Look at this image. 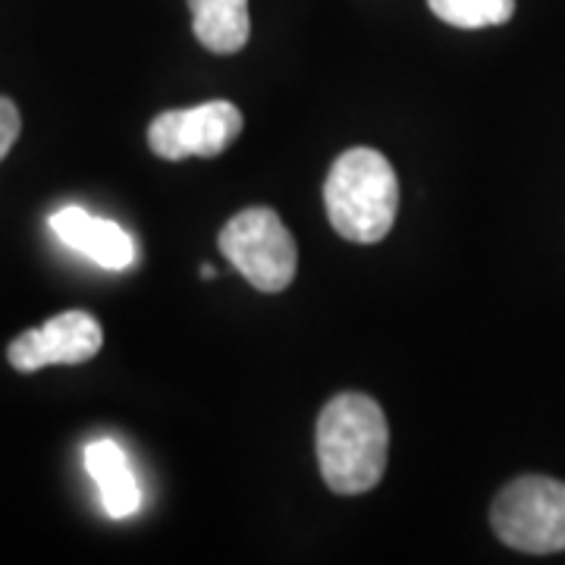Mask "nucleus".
<instances>
[{
	"label": "nucleus",
	"instance_id": "nucleus-1",
	"mask_svg": "<svg viewBox=\"0 0 565 565\" xmlns=\"http://www.w3.org/2000/svg\"><path fill=\"white\" fill-rule=\"evenodd\" d=\"M390 456L384 408L364 393H340L318 418V465L333 493L355 497L381 484Z\"/></svg>",
	"mask_w": 565,
	"mask_h": 565
},
{
	"label": "nucleus",
	"instance_id": "nucleus-2",
	"mask_svg": "<svg viewBox=\"0 0 565 565\" xmlns=\"http://www.w3.org/2000/svg\"><path fill=\"white\" fill-rule=\"evenodd\" d=\"M323 207L343 239L381 243L399 214V180L393 163L374 148L343 151L323 182Z\"/></svg>",
	"mask_w": 565,
	"mask_h": 565
},
{
	"label": "nucleus",
	"instance_id": "nucleus-3",
	"mask_svg": "<svg viewBox=\"0 0 565 565\" xmlns=\"http://www.w3.org/2000/svg\"><path fill=\"white\" fill-rule=\"evenodd\" d=\"M493 534L519 553H563L565 484L541 475L519 478L500 490L490 509Z\"/></svg>",
	"mask_w": 565,
	"mask_h": 565
},
{
	"label": "nucleus",
	"instance_id": "nucleus-4",
	"mask_svg": "<svg viewBox=\"0 0 565 565\" xmlns=\"http://www.w3.org/2000/svg\"><path fill=\"white\" fill-rule=\"evenodd\" d=\"M223 258L262 292H282L299 264V248L274 207H245L217 236Z\"/></svg>",
	"mask_w": 565,
	"mask_h": 565
},
{
	"label": "nucleus",
	"instance_id": "nucleus-5",
	"mask_svg": "<svg viewBox=\"0 0 565 565\" xmlns=\"http://www.w3.org/2000/svg\"><path fill=\"white\" fill-rule=\"evenodd\" d=\"M243 132V110L230 102H207L189 110H167L148 126V145L163 161L217 158Z\"/></svg>",
	"mask_w": 565,
	"mask_h": 565
},
{
	"label": "nucleus",
	"instance_id": "nucleus-6",
	"mask_svg": "<svg viewBox=\"0 0 565 565\" xmlns=\"http://www.w3.org/2000/svg\"><path fill=\"white\" fill-rule=\"evenodd\" d=\"M102 345L104 330L98 318H92L88 311H63L47 323L17 337L7 349V359L17 371L32 374L47 364L88 362L102 352Z\"/></svg>",
	"mask_w": 565,
	"mask_h": 565
},
{
	"label": "nucleus",
	"instance_id": "nucleus-7",
	"mask_svg": "<svg viewBox=\"0 0 565 565\" xmlns=\"http://www.w3.org/2000/svg\"><path fill=\"white\" fill-rule=\"evenodd\" d=\"M51 230L61 236V243L82 252L85 258L102 264L104 270H126L136 262V245L129 239V233L117 226L114 221L95 217L88 211H82L76 204L61 207L51 214Z\"/></svg>",
	"mask_w": 565,
	"mask_h": 565
},
{
	"label": "nucleus",
	"instance_id": "nucleus-8",
	"mask_svg": "<svg viewBox=\"0 0 565 565\" xmlns=\"http://www.w3.org/2000/svg\"><path fill=\"white\" fill-rule=\"evenodd\" d=\"M85 468L102 490V503L110 519H129L141 505V490L126 452L114 440H95L85 449Z\"/></svg>",
	"mask_w": 565,
	"mask_h": 565
},
{
	"label": "nucleus",
	"instance_id": "nucleus-9",
	"mask_svg": "<svg viewBox=\"0 0 565 565\" xmlns=\"http://www.w3.org/2000/svg\"><path fill=\"white\" fill-rule=\"evenodd\" d=\"M192 32L211 54H236L252 39L248 0H189Z\"/></svg>",
	"mask_w": 565,
	"mask_h": 565
},
{
	"label": "nucleus",
	"instance_id": "nucleus-10",
	"mask_svg": "<svg viewBox=\"0 0 565 565\" xmlns=\"http://www.w3.org/2000/svg\"><path fill=\"white\" fill-rule=\"evenodd\" d=\"M437 20L456 29H487L503 25L515 13V0H427Z\"/></svg>",
	"mask_w": 565,
	"mask_h": 565
},
{
	"label": "nucleus",
	"instance_id": "nucleus-11",
	"mask_svg": "<svg viewBox=\"0 0 565 565\" xmlns=\"http://www.w3.org/2000/svg\"><path fill=\"white\" fill-rule=\"evenodd\" d=\"M22 132V117L17 110V104L10 98H0V161L10 154V148L17 145Z\"/></svg>",
	"mask_w": 565,
	"mask_h": 565
},
{
	"label": "nucleus",
	"instance_id": "nucleus-12",
	"mask_svg": "<svg viewBox=\"0 0 565 565\" xmlns=\"http://www.w3.org/2000/svg\"><path fill=\"white\" fill-rule=\"evenodd\" d=\"M202 277H204V280H214V267H211V264H204Z\"/></svg>",
	"mask_w": 565,
	"mask_h": 565
}]
</instances>
